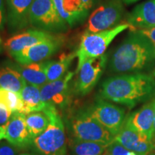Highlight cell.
<instances>
[{"label": "cell", "instance_id": "1", "mask_svg": "<svg viewBox=\"0 0 155 155\" xmlns=\"http://www.w3.org/2000/svg\"><path fill=\"white\" fill-rule=\"evenodd\" d=\"M101 98L133 108L155 96V79L144 73L121 74L110 77L102 83Z\"/></svg>", "mask_w": 155, "mask_h": 155}, {"label": "cell", "instance_id": "2", "mask_svg": "<svg viewBox=\"0 0 155 155\" xmlns=\"http://www.w3.org/2000/svg\"><path fill=\"white\" fill-rule=\"evenodd\" d=\"M155 61V47L150 39L138 30L130 32L116 48L109 61L111 72H139Z\"/></svg>", "mask_w": 155, "mask_h": 155}, {"label": "cell", "instance_id": "3", "mask_svg": "<svg viewBox=\"0 0 155 155\" xmlns=\"http://www.w3.org/2000/svg\"><path fill=\"white\" fill-rule=\"evenodd\" d=\"M42 112L49 117L50 124L46 130L32 141L35 150L39 155H66L65 126L58 108L46 104Z\"/></svg>", "mask_w": 155, "mask_h": 155}, {"label": "cell", "instance_id": "4", "mask_svg": "<svg viewBox=\"0 0 155 155\" xmlns=\"http://www.w3.org/2000/svg\"><path fill=\"white\" fill-rule=\"evenodd\" d=\"M73 139L110 144L115 136L93 118L86 109H78L73 113L66 121Z\"/></svg>", "mask_w": 155, "mask_h": 155}, {"label": "cell", "instance_id": "5", "mask_svg": "<svg viewBox=\"0 0 155 155\" xmlns=\"http://www.w3.org/2000/svg\"><path fill=\"white\" fill-rule=\"evenodd\" d=\"M129 28H130L129 25L126 23L102 32H84L81 37L78 48L75 51L78 58L76 71L87 60L105 54L106 49L114 38Z\"/></svg>", "mask_w": 155, "mask_h": 155}, {"label": "cell", "instance_id": "6", "mask_svg": "<svg viewBox=\"0 0 155 155\" xmlns=\"http://www.w3.org/2000/svg\"><path fill=\"white\" fill-rule=\"evenodd\" d=\"M30 25L52 34H63L70 28L56 9L53 0H35L29 16Z\"/></svg>", "mask_w": 155, "mask_h": 155}, {"label": "cell", "instance_id": "7", "mask_svg": "<svg viewBox=\"0 0 155 155\" xmlns=\"http://www.w3.org/2000/svg\"><path fill=\"white\" fill-rule=\"evenodd\" d=\"M124 11L122 0H108L89 15L84 32H98L116 28L119 25Z\"/></svg>", "mask_w": 155, "mask_h": 155}, {"label": "cell", "instance_id": "8", "mask_svg": "<svg viewBox=\"0 0 155 155\" xmlns=\"http://www.w3.org/2000/svg\"><path fill=\"white\" fill-rule=\"evenodd\" d=\"M108 61L106 54L90 58L75 71L77 76L73 91L78 96H86L96 86L105 71Z\"/></svg>", "mask_w": 155, "mask_h": 155}, {"label": "cell", "instance_id": "9", "mask_svg": "<svg viewBox=\"0 0 155 155\" xmlns=\"http://www.w3.org/2000/svg\"><path fill=\"white\" fill-rule=\"evenodd\" d=\"M65 42V37L63 34H56L53 38L25 48L12 57L20 65L45 61L59 52Z\"/></svg>", "mask_w": 155, "mask_h": 155}, {"label": "cell", "instance_id": "10", "mask_svg": "<svg viewBox=\"0 0 155 155\" xmlns=\"http://www.w3.org/2000/svg\"><path fill=\"white\" fill-rule=\"evenodd\" d=\"M88 114L114 136L119 133L126 120L125 111L104 99H98L86 108Z\"/></svg>", "mask_w": 155, "mask_h": 155}, {"label": "cell", "instance_id": "11", "mask_svg": "<svg viewBox=\"0 0 155 155\" xmlns=\"http://www.w3.org/2000/svg\"><path fill=\"white\" fill-rule=\"evenodd\" d=\"M74 72L68 71L61 78L53 82H48L40 87L42 100L45 104L56 108H65L71 101V81Z\"/></svg>", "mask_w": 155, "mask_h": 155}, {"label": "cell", "instance_id": "12", "mask_svg": "<svg viewBox=\"0 0 155 155\" xmlns=\"http://www.w3.org/2000/svg\"><path fill=\"white\" fill-rule=\"evenodd\" d=\"M114 140L137 155H148L154 150L153 141L137 131L124 122Z\"/></svg>", "mask_w": 155, "mask_h": 155}, {"label": "cell", "instance_id": "13", "mask_svg": "<svg viewBox=\"0 0 155 155\" xmlns=\"http://www.w3.org/2000/svg\"><path fill=\"white\" fill-rule=\"evenodd\" d=\"M155 111V96L138 111L126 118L125 123L153 141Z\"/></svg>", "mask_w": 155, "mask_h": 155}, {"label": "cell", "instance_id": "14", "mask_svg": "<svg viewBox=\"0 0 155 155\" xmlns=\"http://www.w3.org/2000/svg\"><path fill=\"white\" fill-rule=\"evenodd\" d=\"M25 116L26 114L21 112H13L5 129V139L17 148H26L33 141L27 127Z\"/></svg>", "mask_w": 155, "mask_h": 155}, {"label": "cell", "instance_id": "15", "mask_svg": "<svg viewBox=\"0 0 155 155\" xmlns=\"http://www.w3.org/2000/svg\"><path fill=\"white\" fill-rule=\"evenodd\" d=\"M35 0H6L7 26L11 33H16L30 25L29 16Z\"/></svg>", "mask_w": 155, "mask_h": 155}, {"label": "cell", "instance_id": "16", "mask_svg": "<svg viewBox=\"0 0 155 155\" xmlns=\"http://www.w3.org/2000/svg\"><path fill=\"white\" fill-rule=\"evenodd\" d=\"M56 34H52L37 29L28 30L17 35H15L5 42L4 47L11 56L14 55L25 48L35 45L48 39Z\"/></svg>", "mask_w": 155, "mask_h": 155}, {"label": "cell", "instance_id": "17", "mask_svg": "<svg viewBox=\"0 0 155 155\" xmlns=\"http://www.w3.org/2000/svg\"><path fill=\"white\" fill-rule=\"evenodd\" d=\"M127 22L133 30L155 27V0H147L135 7L127 15Z\"/></svg>", "mask_w": 155, "mask_h": 155}, {"label": "cell", "instance_id": "18", "mask_svg": "<svg viewBox=\"0 0 155 155\" xmlns=\"http://www.w3.org/2000/svg\"><path fill=\"white\" fill-rule=\"evenodd\" d=\"M48 63V61H45L27 65H20L17 63H15V65L27 83L40 88L48 83L46 74Z\"/></svg>", "mask_w": 155, "mask_h": 155}, {"label": "cell", "instance_id": "19", "mask_svg": "<svg viewBox=\"0 0 155 155\" xmlns=\"http://www.w3.org/2000/svg\"><path fill=\"white\" fill-rule=\"evenodd\" d=\"M26 84V81L15 68V63L7 62L0 66L1 88L19 94Z\"/></svg>", "mask_w": 155, "mask_h": 155}, {"label": "cell", "instance_id": "20", "mask_svg": "<svg viewBox=\"0 0 155 155\" xmlns=\"http://www.w3.org/2000/svg\"><path fill=\"white\" fill-rule=\"evenodd\" d=\"M65 22L70 28L82 23L88 17L90 11L82 0H63Z\"/></svg>", "mask_w": 155, "mask_h": 155}, {"label": "cell", "instance_id": "21", "mask_svg": "<svg viewBox=\"0 0 155 155\" xmlns=\"http://www.w3.org/2000/svg\"><path fill=\"white\" fill-rule=\"evenodd\" d=\"M19 94L25 105L23 114L43 111L45 108L46 104L42 100L40 88L39 87L27 83Z\"/></svg>", "mask_w": 155, "mask_h": 155}, {"label": "cell", "instance_id": "22", "mask_svg": "<svg viewBox=\"0 0 155 155\" xmlns=\"http://www.w3.org/2000/svg\"><path fill=\"white\" fill-rule=\"evenodd\" d=\"M76 57V53H63L55 61H48L46 68L48 82H53L63 78L68 72L71 63Z\"/></svg>", "mask_w": 155, "mask_h": 155}, {"label": "cell", "instance_id": "23", "mask_svg": "<svg viewBox=\"0 0 155 155\" xmlns=\"http://www.w3.org/2000/svg\"><path fill=\"white\" fill-rule=\"evenodd\" d=\"M108 145L71 138L69 147L71 155H103Z\"/></svg>", "mask_w": 155, "mask_h": 155}, {"label": "cell", "instance_id": "24", "mask_svg": "<svg viewBox=\"0 0 155 155\" xmlns=\"http://www.w3.org/2000/svg\"><path fill=\"white\" fill-rule=\"evenodd\" d=\"M25 122L32 139L46 130L50 124L49 117L42 111L32 112L26 114Z\"/></svg>", "mask_w": 155, "mask_h": 155}, {"label": "cell", "instance_id": "25", "mask_svg": "<svg viewBox=\"0 0 155 155\" xmlns=\"http://www.w3.org/2000/svg\"><path fill=\"white\" fill-rule=\"evenodd\" d=\"M0 105L5 106L11 111L23 113L25 108L24 103L20 94L7 90L0 87Z\"/></svg>", "mask_w": 155, "mask_h": 155}, {"label": "cell", "instance_id": "26", "mask_svg": "<svg viewBox=\"0 0 155 155\" xmlns=\"http://www.w3.org/2000/svg\"><path fill=\"white\" fill-rule=\"evenodd\" d=\"M106 152L108 155H137L136 153L128 150L115 140L108 145Z\"/></svg>", "mask_w": 155, "mask_h": 155}, {"label": "cell", "instance_id": "27", "mask_svg": "<svg viewBox=\"0 0 155 155\" xmlns=\"http://www.w3.org/2000/svg\"><path fill=\"white\" fill-rule=\"evenodd\" d=\"M12 114V111L6 108L5 106L0 105V127L4 130L8 124Z\"/></svg>", "mask_w": 155, "mask_h": 155}, {"label": "cell", "instance_id": "28", "mask_svg": "<svg viewBox=\"0 0 155 155\" xmlns=\"http://www.w3.org/2000/svg\"><path fill=\"white\" fill-rule=\"evenodd\" d=\"M17 148L9 141L0 142V155H17Z\"/></svg>", "mask_w": 155, "mask_h": 155}, {"label": "cell", "instance_id": "29", "mask_svg": "<svg viewBox=\"0 0 155 155\" xmlns=\"http://www.w3.org/2000/svg\"><path fill=\"white\" fill-rule=\"evenodd\" d=\"M7 22V13L5 9V0H0V31L5 29Z\"/></svg>", "mask_w": 155, "mask_h": 155}, {"label": "cell", "instance_id": "30", "mask_svg": "<svg viewBox=\"0 0 155 155\" xmlns=\"http://www.w3.org/2000/svg\"><path fill=\"white\" fill-rule=\"evenodd\" d=\"M143 35H144L147 38L150 39V40L152 42L155 47V27L150 29H145V30H138Z\"/></svg>", "mask_w": 155, "mask_h": 155}, {"label": "cell", "instance_id": "31", "mask_svg": "<svg viewBox=\"0 0 155 155\" xmlns=\"http://www.w3.org/2000/svg\"><path fill=\"white\" fill-rule=\"evenodd\" d=\"M82 1L89 11H91V9L94 8L95 5L97 2V0H82Z\"/></svg>", "mask_w": 155, "mask_h": 155}, {"label": "cell", "instance_id": "32", "mask_svg": "<svg viewBox=\"0 0 155 155\" xmlns=\"http://www.w3.org/2000/svg\"><path fill=\"white\" fill-rule=\"evenodd\" d=\"M138 1H139V0H122L124 4H126V5H130V4L135 3Z\"/></svg>", "mask_w": 155, "mask_h": 155}, {"label": "cell", "instance_id": "33", "mask_svg": "<svg viewBox=\"0 0 155 155\" xmlns=\"http://www.w3.org/2000/svg\"><path fill=\"white\" fill-rule=\"evenodd\" d=\"M19 155H39L38 153H34V152H24V153H21Z\"/></svg>", "mask_w": 155, "mask_h": 155}, {"label": "cell", "instance_id": "34", "mask_svg": "<svg viewBox=\"0 0 155 155\" xmlns=\"http://www.w3.org/2000/svg\"><path fill=\"white\" fill-rule=\"evenodd\" d=\"M3 139H5V131H2V132H0V141Z\"/></svg>", "mask_w": 155, "mask_h": 155}, {"label": "cell", "instance_id": "35", "mask_svg": "<svg viewBox=\"0 0 155 155\" xmlns=\"http://www.w3.org/2000/svg\"><path fill=\"white\" fill-rule=\"evenodd\" d=\"M155 138V111H154V138H153V140H154Z\"/></svg>", "mask_w": 155, "mask_h": 155}, {"label": "cell", "instance_id": "36", "mask_svg": "<svg viewBox=\"0 0 155 155\" xmlns=\"http://www.w3.org/2000/svg\"><path fill=\"white\" fill-rule=\"evenodd\" d=\"M153 142H154V150H155V138L154 140H153Z\"/></svg>", "mask_w": 155, "mask_h": 155}, {"label": "cell", "instance_id": "37", "mask_svg": "<svg viewBox=\"0 0 155 155\" xmlns=\"http://www.w3.org/2000/svg\"><path fill=\"white\" fill-rule=\"evenodd\" d=\"M148 155H155V154H154V153H150V154H148Z\"/></svg>", "mask_w": 155, "mask_h": 155}, {"label": "cell", "instance_id": "38", "mask_svg": "<svg viewBox=\"0 0 155 155\" xmlns=\"http://www.w3.org/2000/svg\"><path fill=\"white\" fill-rule=\"evenodd\" d=\"M103 155H108V154H107V153H106V152H105V153H104V154H103Z\"/></svg>", "mask_w": 155, "mask_h": 155}, {"label": "cell", "instance_id": "39", "mask_svg": "<svg viewBox=\"0 0 155 155\" xmlns=\"http://www.w3.org/2000/svg\"><path fill=\"white\" fill-rule=\"evenodd\" d=\"M2 42V39H1V37H0V44H1Z\"/></svg>", "mask_w": 155, "mask_h": 155}, {"label": "cell", "instance_id": "40", "mask_svg": "<svg viewBox=\"0 0 155 155\" xmlns=\"http://www.w3.org/2000/svg\"><path fill=\"white\" fill-rule=\"evenodd\" d=\"M0 130H2V131H5V130H4V129H2V128H1V127H0Z\"/></svg>", "mask_w": 155, "mask_h": 155}, {"label": "cell", "instance_id": "41", "mask_svg": "<svg viewBox=\"0 0 155 155\" xmlns=\"http://www.w3.org/2000/svg\"><path fill=\"white\" fill-rule=\"evenodd\" d=\"M2 131H2V130H0V132H2Z\"/></svg>", "mask_w": 155, "mask_h": 155}, {"label": "cell", "instance_id": "42", "mask_svg": "<svg viewBox=\"0 0 155 155\" xmlns=\"http://www.w3.org/2000/svg\"><path fill=\"white\" fill-rule=\"evenodd\" d=\"M154 77H155V71H154Z\"/></svg>", "mask_w": 155, "mask_h": 155}]
</instances>
